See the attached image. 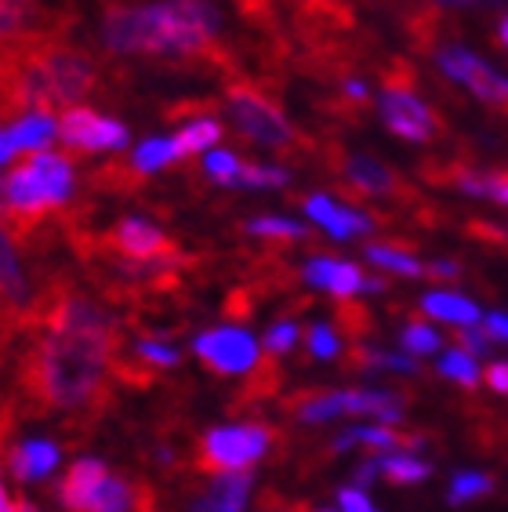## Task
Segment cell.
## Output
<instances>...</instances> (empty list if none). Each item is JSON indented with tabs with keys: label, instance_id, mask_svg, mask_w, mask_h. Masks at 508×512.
<instances>
[{
	"label": "cell",
	"instance_id": "38",
	"mask_svg": "<svg viewBox=\"0 0 508 512\" xmlns=\"http://www.w3.org/2000/svg\"><path fill=\"white\" fill-rule=\"evenodd\" d=\"M483 382H487L494 393L508 396V364H505V360H494V364L483 371Z\"/></svg>",
	"mask_w": 508,
	"mask_h": 512
},
{
	"label": "cell",
	"instance_id": "11",
	"mask_svg": "<svg viewBox=\"0 0 508 512\" xmlns=\"http://www.w3.org/2000/svg\"><path fill=\"white\" fill-rule=\"evenodd\" d=\"M109 244L117 247L124 258L138 262V266H153V262H171V258H175V244H171L157 226L142 222V218H124V222L113 229Z\"/></svg>",
	"mask_w": 508,
	"mask_h": 512
},
{
	"label": "cell",
	"instance_id": "48",
	"mask_svg": "<svg viewBox=\"0 0 508 512\" xmlns=\"http://www.w3.org/2000/svg\"><path fill=\"white\" fill-rule=\"evenodd\" d=\"M443 4H472V0H443Z\"/></svg>",
	"mask_w": 508,
	"mask_h": 512
},
{
	"label": "cell",
	"instance_id": "42",
	"mask_svg": "<svg viewBox=\"0 0 508 512\" xmlns=\"http://www.w3.org/2000/svg\"><path fill=\"white\" fill-rule=\"evenodd\" d=\"M8 429H11V418H8V411L0 407V447H4V436H8ZM0 512H15V505H11L8 494H4V483H0Z\"/></svg>",
	"mask_w": 508,
	"mask_h": 512
},
{
	"label": "cell",
	"instance_id": "46",
	"mask_svg": "<svg viewBox=\"0 0 508 512\" xmlns=\"http://www.w3.org/2000/svg\"><path fill=\"white\" fill-rule=\"evenodd\" d=\"M15 512H40L37 505H30V502H15Z\"/></svg>",
	"mask_w": 508,
	"mask_h": 512
},
{
	"label": "cell",
	"instance_id": "17",
	"mask_svg": "<svg viewBox=\"0 0 508 512\" xmlns=\"http://www.w3.org/2000/svg\"><path fill=\"white\" fill-rule=\"evenodd\" d=\"M55 462H59V447L48 444V440H30V444L11 451V473L19 476L22 483L48 476L55 469Z\"/></svg>",
	"mask_w": 508,
	"mask_h": 512
},
{
	"label": "cell",
	"instance_id": "30",
	"mask_svg": "<svg viewBox=\"0 0 508 512\" xmlns=\"http://www.w3.org/2000/svg\"><path fill=\"white\" fill-rule=\"evenodd\" d=\"M400 345L418 360V356H429L440 349V335H436L429 324H407L400 331Z\"/></svg>",
	"mask_w": 508,
	"mask_h": 512
},
{
	"label": "cell",
	"instance_id": "32",
	"mask_svg": "<svg viewBox=\"0 0 508 512\" xmlns=\"http://www.w3.org/2000/svg\"><path fill=\"white\" fill-rule=\"evenodd\" d=\"M254 233V237H269V240H302L305 229L298 226V222H291V218H254L251 226H247Z\"/></svg>",
	"mask_w": 508,
	"mask_h": 512
},
{
	"label": "cell",
	"instance_id": "35",
	"mask_svg": "<svg viewBox=\"0 0 508 512\" xmlns=\"http://www.w3.org/2000/svg\"><path fill=\"white\" fill-rule=\"evenodd\" d=\"M138 360H146V364H153V367H175L178 353L171 345L157 342V338H142V342H138Z\"/></svg>",
	"mask_w": 508,
	"mask_h": 512
},
{
	"label": "cell",
	"instance_id": "16",
	"mask_svg": "<svg viewBox=\"0 0 508 512\" xmlns=\"http://www.w3.org/2000/svg\"><path fill=\"white\" fill-rule=\"evenodd\" d=\"M291 414L298 422H334V418H349V389H342V393L309 389V393L291 400Z\"/></svg>",
	"mask_w": 508,
	"mask_h": 512
},
{
	"label": "cell",
	"instance_id": "33",
	"mask_svg": "<svg viewBox=\"0 0 508 512\" xmlns=\"http://www.w3.org/2000/svg\"><path fill=\"white\" fill-rule=\"evenodd\" d=\"M240 186H251V189L287 186V171L284 168H265V164H244V171H240Z\"/></svg>",
	"mask_w": 508,
	"mask_h": 512
},
{
	"label": "cell",
	"instance_id": "19",
	"mask_svg": "<svg viewBox=\"0 0 508 512\" xmlns=\"http://www.w3.org/2000/svg\"><path fill=\"white\" fill-rule=\"evenodd\" d=\"M8 131H11V142H15V149H19V153H26V149H33V153H44V146L55 138L59 124H55L44 109H33V113H26L22 120H15Z\"/></svg>",
	"mask_w": 508,
	"mask_h": 512
},
{
	"label": "cell",
	"instance_id": "20",
	"mask_svg": "<svg viewBox=\"0 0 508 512\" xmlns=\"http://www.w3.org/2000/svg\"><path fill=\"white\" fill-rule=\"evenodd\" d=\"M421 309L436 320H447V324H458V327H476L479 320V306L469 302V298L461 295H450V291H432V295L421 298Z\"/></svg>",
	"mask_w": 508,
	"mask_h": 512
},
{
	"label": "cell",
	"instance_id": "1",
	"mask_svg": "<svg viewBox=\"0 0 508 512\" xmlns=\"http://www.w3.org/2000/svg\"><path fill=\"white\" fill-rule=\"evenodd\" d=\"M44 331L22 360V393L37 411H66L95 425L109 407V375L117 367V324L84 298H55L37 313Z\"/></svg>",
	"mask_w": 508,
	"mask_h": 512
},
{
	"label": "cell",
	"instance_id": "44",
	"mask_svg": "<svg viewBox=\"0 0 508 512\" xmlns=\"http://www.w3.org/2000/svg\"><path fill=\"white\" fill-rule=\"evenodd\" d=\"M15 153H19V149H15V142H11V131H0V168H4Z\"/></svg>",
	"mask_w": 508,
	"mask_h": 512
},
{
	"label": "cell",
	"instance_id": "50",
	"mask_svg": "<svg viewBox=\"0 0 508 512\" xmlns=\"http://www.w3.org/2000/svg\"><path fill=\"white\" fill-rule=\"evenodd\" d=\"M316 512H338V509H316Z\"/></svg>",
	"mask_w": 508,
	"mask_h": 512
},
{
	"label": "cell",
	"instance_id": "10",
	"mask_svg": "<svg viewBox=\"0 0 508 512\" xmlns=\"http://www.w3.org/2000/svg\"><path fill=\"white\" fill-rule=\"evenodd\" d=\"M59 135L77 149H120L127 142V128L91 109L69 106L59 120Z\"/></svg>",
	"mask_w": 508,
	"mask_h": 512
},
{
	"label": "cell",
	"instance_id": "34",
	"mask_svg": "<svg viewBox=\"0 0 508 512\" xmlns=\"http://www.w3.org/2000/svg\"><path fill=\"white\" fill-rule=\"evenodd\" d=\"M338 349H342V345H338V335H334L331 324L309 327V353H313L316 360H334Z\"/></svg>",
	"mask_w": 508,
	"mask_h": 512
},
{
	"label": "cell",
	"instance_id": "22",
	"mask_svg": "<svg viewBox=\"0 0 508 512\" xmlns=\"http://www.w3.org/2000/svg\"><path fill=\"white\" fill-rule=\"evenodd\" d=\"M381 476L389 483H396V487H414V483H425L432 476V465L421 462V458H414V454H385L381 458Z\"/></svg>",
	"mask_w": 508,
	"mask_h": 512
},
{
	"label": "cell",
	"instance_id": "39",
	"mask_svg": "<svg viewBox=\"0 0 508 512\" xmlns=\"http://www.w3.org/2000/svg\"><path fill=\"white\" fill-rule=\"evenodd\" d=\"M381 476V458H367V462L356 465V473H352V483L360 487V491H367L374 480Z\"/></svg>",
	"mask_w": 508,
	"mask_h": 512
},
{
	"label": "cell",
	"instance_id": "7",
	"mask_svg": "<svg viewBox=\"0 0 508 512\" xmlns=\"http://www.w3.org/2000/svg\"><path fill=\"white\" fill-rule=\"evenodd\" d=\"M196 356L204 360L215 375H251L258 360V342L240 327H218L196 338Z\"/></svg>",
	"mask_w": 508,
	"mask_h": 512
},
{
	"label": "cell",
	"instance_id": "43",
	"mask_svg": "<svg viewBox=\"0 0 508 512\" xmlns=\"http://www.w3.org/2000/svg\"><path fill=\"white\" fill-rule=\"evenodd\" d=\"M458 273V262H432L429 266V276H436V280H454Z\"/></svg>",
	"mask_w": 508,
	"mask_h": 512
},
{
	"label": "cell",
	"instance_id": "8",
	"mask_svg": "<svg viewBox=\"0 0 508 512\" xmlns=\"http://www.w3.org/2000/svg\"><path fill=\"white\" fill-rule=\"evenodd\" d=\"M436 59H440L443 73L454 77L458 84H465L476 99H483L487 106H498L508 113V77H501L498 69L487 66L479 55H472V51H465V48H440Z\"/></svg>",
	"mask_w": 508,
	"mask_h": 512
},
{
	"label": "cell",
	"instance_id": "45",
	"mask_svg": "<svg viewBox=\"0 0 508 512\" xmlns=\"http://www.w3.org/2000/svg\"><path fill=\"white\" fill-rule=\"evenodd\" d=\"M345 91H349V99H367V84H363V80H349V84H345Z\"/></svg>",
	"mask_w": 508,
	"mask_h": 512
},
{
	"label": "cell",
	"instance_id": "24",
	"mask_svg": "<svg viewBox=\"0 0 508 512\" xmlns=\"http://www.w3.org/2000/svg\"><path fill=\"white\" fill-rule=\"evenodd\" d=\"M367 258H371L374 266L385 269V273H400V276H429V266H421L418 258L400 251V247H389V244H371L367 247Z\"/></svg>",
	"mask_w": 508,
	"mask_h": 512
},
{
	"label": "cell",
	"instance_id": "15",
	"mask_svg": "<svg viewBox=\"0 0 508 512\" xmlns=\"http://www.w3.org/2000/svg\"><path fill=\"white\" fill-rule=\"evenodd\" d=\"M251 498V473H225L215 476L189 512H244Z\"/></svg>",
	"mask_w": 508,
	"mask_h": 512
},
{
	"label": "cell",
	"instance_id": "12",
	"mask_svg": "<svg viewBox=\"0 0 508 512\" xmlns=\"http://www.w3.org/2000/svg\"><path fill=\"white\" fill-rule=\"evenodd\" d=\"M109 480V469L95 458H84V462L69 465V473L59 483V505L66 512H91L98 487Z\"/></svg>",
	"mask_w": 508,
	"mask_h": 512
},
{
	"label": "cell",
	"instance_id": "21",
	"mask_svg": "<svg viewBox=\"0 0 508 512\" xmlns=\"http://www.w3.org/2000/svg\"><path fill=\"white\" fill-rule=\"evenodd\" d=\"M345 175H349V182L360 193H392V189L400 186L396 182V175H392L385 164H378V160L371 157H349V164H345Z\"/></svg>",
	"mask_w": 508,
	"mask_h": 512
},
{
	"label": "cell",
	"instance_id": "29",
	"mask_svg": "<svg viewBox=\"0 0 508 512\" xmlns=\"http://www.w3.org/2000/svg\"><path fill=\"white\" fill-rule=\"evenodd\" d=\"M0 291L8 295V302H22L26 295V280L19 273V262H15V251H11L4 229H0Z\"/></svg>",
	"mask_w": 508,
	"mask_h": 512
},
{
	"label": "cell",
	"instance_id": "28",
	"mask_svg": "<svg viewBox=\"0 0 508 512\" xmlns=\"http://www.w3.org/2000/svg\"><path fill=\"white\" fill-rule=\"evenodd\" d=\"M171 160H178L175 138H149V142H142V146L135 149V168L142 171V175L160 171L164 164H171Z\"/></svg>",
	"mask_w": 508,
	"mask_h": 512
},
{
	"label": "cell",
	"instance_id": "49",
	"mask_svg": "<svg viewBox=\"0 0 508 512\" xmlns=\"http://www.w3.org/2000/svg\"><path fill=\"white\" fill-rule=\"evenodd\" d=\"M269 512H280V509H269ZM291 512H305V509H302V505H294V509H291Z\"/></svg>",
	"mask_w": 508,
	"mask_h": 512
},
{
	"label": "cell",
	"instance_id": "18",
	"mask_svg": "<svg viewBox=\"0 0 508 512\" xmlns=\"http://www.w3.org/2000/svg\"><path fill=\"white\" fill-rule=\"evenodd\" d=\"M349 367L352 371H392V375H421V364L414 356H396L381 353L371 345H352L349 349Z\"/></svg>",
	"mask_w": 508,
	"mask_h": 512
},
{
	"label": "cell",
	"instance_id": "25",
	"mask_svg": "<svg viewBox=\"0 0 508 512\" xmlns=\"http://www.w3.org/2000/svg\"><path fill=\"white\" fill-rule=\"evenodd\" d=\"M222 138V124L218 120H193L175 135V149L178 157H193L200 149H211Z\"/></svg>",
	"mask_w": 508,
	"mask_h": 512
},
{
	"label": "cell",
	"instance_id": "14",
	"mask_svg": "<svg viewBox=\"0 0 508 512\" xmlns=\"http://www.w3.org/2000/svg\"><path fill=\"white\" fill-rule=\"evenodd\" d=\"M305 280L313 287H320V291H331L334 298H352L367 287L360 266L338 262V258H313V262L305 266Z\"/></svg>",
	"mask_w": 508,
	"mask_h": 512
},
{
	"label": "cell",
	"instance_id": "51",
	"mask_svg": "<svg viewBox=\"0 0 508 512\" xmlns=\"http://www.w3.org/2000/svg\"><path fill=\"white\" fill-rule=\"evenodd\" d=\"M371 512H374V509H371Z\"/></svg>",
	"mask_w": 508,
	"mask_h": 512
},
{
	"label": "cell",
	"instance_id": "41",
	"mask_svg": "<svg viewBox=\"0 0 508 512\" xmlns=\"http://www.w3.org/2000/svg\"><path fill=\"white\" fill-rule=\"evenodd\" d=\"M22 22V8L15 0H0V33H11Z\"/></svg>",
	"mask_w": 508,
	"mask_h": 512
},
{
	"label": "cell",
	"instance_id": "3",
	"mask_svg": "<svg viewBox=\"0 0 508 512\" xmlns=\"http://www.w3.org/2000/svg\"><path fill=\"white\" fill-rule=\"evenodd\" d=\"M73 189V168L59 153H33L22 168L4 178V204H8L11 222L26 229L37 222L44 211L59 207Z\"/></svg>",
	"mask_w": 508,
	"mask_h": 512
},
{
	"label": "cell",
	"instance_id": "27",
	"mask_svg": "<svg viewBox=\"0 0 508 512\" xmlns=\"http://www.w3.org/2000/svg\"><path fill=\"white\" fill-rule=\"evenodd\" d=\"M440 375L450 378V382H458L461 389H476V382H479L476 356H469L465 349H447V353L440 356Z\"/></svg>",
	"mask_w": 508,
	"mask_h": 512
},
{
	"label": "cell",
	"instance_id": "26",
	"mask_svg": "<svg viewBox=\"0 0 508 512\" xmlns=\"http://www.w3.org/2000/svg\"><path fill=\"white\" fill-rule=\"evenodd\" d=\"M490 491H494V476L461 469L447 487V502L450 505H469V502H476V498H487Z\"/></svg>",
	"mask_w": 508,
	"mask_h": 512
},
{
	"label": "cell",
	"instance_id": "4",
	"mask_svg": "<svg viewBox=\"0 0 508 512\" xmlns=\"http://www.w3.org/2000/svg\"><path fill=\"white\" fill-rule=\"evenodd\" d=\"M15 88L33 106H69L91 88V66L69 51L40 55L22 69Z\"/></svg>",
	"mask_w": 508,
	"mask_h": 512
},
{
	"label": "cell",
	"instance_id": "47",
	"mask_svg": "<svg viewBox=\"0 0 508 512\" xmlns=\"http://www.w3.org/2000/svg\"><path fill=\"white\" fill-rule=\"evenodd\" d=\"M501 44H505V48H508V15H505V19H501Z\"/></svg>",
	"mask_w": 508,
	"mask_h": 512
},
{
	"label": "cell",
	"instance_id": "31",
	"mask_svg": "<svg viewBox=\"0 0 508 512\" xmlns=\"http://www.w3.org/2000/svg\"><path fill=\"white\" fill-rule=\"evenodd\" d=\"M204 168H207V175L215 178V182H222V186H240V171H244V164H240L233 153H225V149L207 153Z\"/></svg>",
	"mask_w": 508,
	"mask_h": 512
},
{
	"label": "cell",
	"instance_id": "2",
	"mask_svg": "<svg viewBox=\"0 0 508 512\" xmlns=\"http://www.w3.org/2000/svg\"><path fill=\"white\" fill-rule=\"evenodd\" d=\"M218 33V11L207 0H153L117 8L106 19V44L124 55H196Z\"/></svg>",
	"mask_w": 508,
	"mask_h": 512
},
{
	"label": "cell",
	"instance_id": "23",
	"mask_svg": "<svg viewBox=\"0 0 508 512\" xmlns=\"http://www.w3.org/2000/svg\"><path fill=\"white\" fill-rule=\"evenodd\" d=\"M454 186L472 193V197H487L508 204V171H494V175H476V171H454Z\"/></svg>",
	"mask_w": 508,
	"mask_h": 512
},
{
	"label": "cell",
	"instance_id": "37",
	"mask_svg": "<svg viewBox=\"0 0 508 512\" xmlns=\"http://www.w3.org/2000/svg\"><path fill=\"white\" fill-rule=\"evenodd\" d=\"M490 342H494V338H490L487 331H476V327H461L458 331V345L469 356H490Z\"/></svg>",
	"mask_w": 508,
	"mask_h": 512
},
{
	"label": "cell",
	"instance_id": "6",
	"mask_svg": "<svg viewBox=\"0 0 508 512\" xmlns=\"http://www.w3.org/2000/svg\"><path fill=\"white\" fill-rule=\"evenodd\" d=\"M229 109H233L236 128L244 131L247 138H254V142H262V146H287L294 138L284 113L265 99V95H258L254 88L236 84V88L229 91Z\"/></svg>",
	"mask_w": 508,
	"mask_h": 512
},
{
	"label": "cell",
	"instance_id": "9",
	"mask_svg": "<svg viewBox=\"0 0 508 512\" xmlns=\"http://www.w3.org/2000/svg\"><path fill=\"white\" fill-rule=\"evenodd\" d=\"M381 117H385V128H389L392 135H400L403 142H429V138L440 131L436 113H432L414 91L403 88V84H385Z\"/></svg>",
	"mask_w": 508,
	"mask_h": 512
},
{
	"label": "cell",
	"instance_id": "40",
	"mask_svg": "<svg viewBox=\"0 0 508 512\" xmlns=\"http://www.w3.org/2000/svg\"><path fill=\"white\" fill-rule=\"evenodd\" d=\"M483 331H487L494 342H505L508 345V316L505 313H490L483 316Z\"/></svg>",
	"mask_w": 508,
	"mask_h": 512
},
{
	"label": "cell",
	"instance_id": "13",
	"mask_svg": "<svg viewBox=\"0 0 508 512\" xmlns=\"http://www.w3.org/2000/svg\"><path fill=\"white\" fill-rule=\"evenodd\" d=\"M305 215L313 218L316 226H323L331 237H338V240H349V237H360V233H371V218L367 215H360V211H349V207H342L338 200H331V197H309L305 200Z\"/></svg>",
	"mask_w": 508,
	"mask_h": 512
},
{
	"label": "cell",
	"instance_id": "36",
	"mask_svg": "<svg viewBox=\"0 0 508 512\" xmlns=\"http://www.w3.org/2000/svg\"><path fill=\"white\" fill-rule=\"evenodd\" d=\"M298 324H273L269 327V335H265V349H269V356H284L294 349V342H298Z\"/></svg>",
	"mask_w": 508,
	"mask_h": 512
},
{
	"label": "cell",
	"instance_id": "5",
	"mask_svg": "<svg viewBox=\"0 0 508 512\" xmlns=\"http://www.w3.org/2000/svg\"><path fill=\"white\" fill-rule=\"evenodd\" d=\"M269 447H273V429L262 422L211 429L196 447V469L207 476L247 473Z\"/></svg>",
	"mask_w": 508,
	"mask_h": 512
}]
</instances>
